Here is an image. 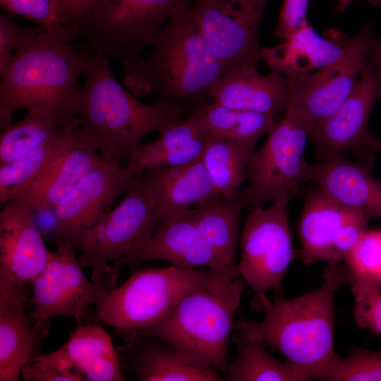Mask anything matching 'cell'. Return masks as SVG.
Listing matches in <instances>:
<instances>
[{"label": "cell", "mask_w": 381, "mask_h": 381, "mask_svg": "<svg viewBox=\"0 0 381 381\" xmlns=\"http://www.w3.org/2000/svg\"><path fill=\"white\" fill-rule=\"evenodd\" d=\"M209 137L224 138L253 151L262 135L280 119L270 115L226 107L207 102L192 114Z\"/></svg>", "instance_id": "cell-30"}, {"label": "cell", "mask_w": 381, "mask_h": 381, "mask_svg": "<svg viewBox=\"0 0 381 381\" xmlns=\"http://www.w3.org/2000/svg\"><path fill=\"white\" fill-rule=\"evenodd\" d=\"M0 4L11 15L35 21L45 30L56 29V13L52 0H0Z\"/></svg>", "instance_id": "cell-39"}, {"label": "cell", "mask_w": 381, "mask_h": 381, "mask_svg": "<svg viewBox=\"0 0 381 381\" xmlns=\"http://www.w3.org/2000/svg\"><path fill=\"white\" fill-rule=\"evenodd\" d=\"M252 150L224 138L209 137L201 155L218 193L234 198L246 179V170Z\"/></svg>", "instance_id": "cell-32"}, {"label": "cell", "mask_w": 381, "mask_h": 381, "mask_svg": "<svg viewBox=\"0 0 381 381\" xmlns=\"http://www.w3.org/2000/svg\"><path fill=\"white\" fill-rule=\"evenodd\" d=\"M140 174L167 217L219 194L201 156L183 165L152 169Z\"/></svg>", "instance_id": "cell-24"}, {"label": "cell", "mask_w": 381, "mask_h": 381, "mask_svg": "<svg viewBox=\"0 0 381 381\" xmlns=\"http://www.w3.org/2000/svg\"><path fill=\"white\" fill-rule=\"evenodd\" d=\"M0 211V281L32 282L47 264L51 251L37 226L36 212L23 198L8 200Z\"/></svg>", "instance_id": "cell-16"}, {"label": "cell", "mask_w": 381, "mask_h": 381, "mask_svg": "<svg viewBox=\"0 0 381 381\" xmlns=\"http://www.w3.org/2000/svg\"><path fill=\"white\" fill-rule=\"evenodd\" d=\"M212 100L228 108L279 118L289 104L288 83L284 75L276 71L261 75L257 66H236L224 73Z\"/></svg>", "instance_id": "cell-21"}, {"label": "cell", "mask_w": 381, "mask_h": 381, "mask_svg": "<svg viewBox=\"0 0 381 381\" xmlns=\"http://www.w3.org/2000/svg\"><path fill=\"white\" fill-rule=\"evenodd\" d=\"M56 13V29L68 40L79 34L83 20L97 0H52Z\"/></svg>", "instance_id": "cell-38"}, {"label": "cell", "mask_w": 381, "mask_h": 381, "mask_svg": "<svg viewBox=\"0 0 381 381\" xmlns=\"http://www.w3.org/2000/svg\"><path fill=\"white\" fill-rule=\"evenodd\" d=\"M353 211L318 188L307 196L298 224L300 255L305 265L338 261L336 243Z\"/></svg>", "instance_id": "cell-25"}, {"label": "cell", "mask_w": 381, "mask_h": 381, "mask_svg": "<svg viewBox=\"0 0 381 381\" xmlns=\"http://www.w3.org/2000/svg\"><path fill=\"white\" fill-rule=\"evenodd\" d=\"M207 138L202 137L178 148L159 151L145 150L139 145L127 159L126 167L133 174H138L148 169L187 164L201 156Z\"/></svg>", "instance_id": "cell-34"}, {"label": "cell", "mask_w": 381, "mask_h": 381, "mask_svg": "<svg viewBox=\"0 0 381 381\" xmlns=\"http://www.w3.org/2000/svg\"><path fill=\"white\" fill-rule=\"evenodd\" d=\"M284 195L268 207L250 208L241 234V258L236 269L258 298L279 288L293 256L287 205Z\"/></svg>", "instance_id": "cell-11"}, {"label": "cell", "mask_w": 381, "mask_h": 381, "mask_svg": "<svg viewBox=\"0 0 381 381\" xmlns=\"http://www.w3.org/2000/svg\"><path fill=\"white\" fill-rule=\"evenodd\" d=\"M192 15L224 72L257 66L260 23L269 0H193Z\"/></svg>", "instance_id": "cell-14"}, {"label": "cell", "mask_w": 381, "mask_h": 381, "mask_svg": "<svg viewBox=\"0 0 381 381\" xmlns=\"http://www.w3.org/2000/svg\"><path fill=\"white\" fill-rule=\"evenodd\" d=\"M104 161L97 151L87 145L74 147L19 198L26 200L37 214H52L80 179Z\"/></svg>", "instance_id": "cell-27"}, {"label": "cell", "mask_w": 381, "mask_h": 381, "mask_svg": "<svg viewBox=\"0 0 381 381\" xmlns=\"http://www.w3.org/2000/svg\"><path fill=\"white\" fill-rule=\"evenodd\" d=\"M375 152H381V140H379V141L377 142V144L375 148Z\"/></svg>", "instance_id": "cell-44"}, {"label": "cell", "mask_w": 381, "mask_h": 381, "mask_svg": "<svg viewBox=\"0 0 381 381\" xmlns=\"http://www.w3.org/2000/svg\"><path fill=\"white\" fill-rule=\"evenodd\" d=\"M87 59L56 29H44L30 40L0 73L1 128L21 109L47 107L75 119L77 84Z\"/></svg>", "instance_id": "cell-5"}, {"label": "cell", "mask_w": 381, "mask_h": 381, "mask_svg": "<svg viewBox=\"0 0 381 381\" xmlns=\"http://www.w3.org/2000/svg\"><path fill=\"white\" fill-rule=\"evenodd\" d=\"M123 199L81 238L77 247L82 266L120 267L152 237L167 216L159 209L140 174Z\"/></svg>", "instance_id": "cell-9"}, {"label": "cell", "mask_w": 381, "mask_h": 381, "mask_svg": "<svg viewBox=\"0 0 381 381\" xmlns=\"http://www.w3.org/2000/svg\"><path fill=\"white\" fill-rule=\"evenodd\" d=\"M350 40L345 33L334 28L321 36L306 20L279 44L261 47L260 58L271 71L284 75L307 73L339 59Z\"/></svg>", "instance_id": "cell-22"}, {"label": "cell", "mask_w": 381, "mask_h": 381, "mask_svg": "<svg viewBox=\"0 0 381 381\" xmlns=\"http://www.w3.org/2000/svg\"><path fill=\"white\" fill-rule=\"evenodd\" d=\"M343 263L347 274L365 279L381 288V230L366 231Z\"/></svg>", "instance_id": "cell-35"}, {"label": "cell", "mask_w": 381, "mask_h": 381, "mask_svg": "<svg viewBox=\"0 0 381 381\" xmlns=\"http://www.w3.org/2000/svg\"><path fill=\"white\" fill-rule=\"evenodd\" d=\"M152 260H166L185 268L206 267L212 270H224L236 267H227L204 241L190 209L167 217L127 264Z\"/></svg>", "instance_id": "cell-19"}, {"label": "cell", "mask_w": 381, "mask_h": 381, "mask_svg": "<svg viewBox=\"0 0 381 381\" xmlns=\"http://www.w3.org/2000/svg\"><path fill=\"white\" fill-rule=\"evenodd\" d=\"M349 161L343 156L314 164L313 181L329 198L370 219L381 218V180L372 174L374 155Z\"/></svg>", "instance_id": "cell-20"}, {"label": "cell", "mask_w": 381, "mask_h": 381, "mask_svg": "<svg viewBox=\"0 0 381 381\" xmlns=\"http://www.w3.org/2000/svg\"><path fill=\"white\" fill-rule=\"evenodd\" d=\"M377 35L370 23L351 37L344 54L315 71L286 75L289 104L304 115L315 128L333 114L351 93L373 52Z\"/></svg>", "instance_id": "cell-12"}, {"label": "cell", "mask_w": 381, "mask_h": 381, "mask_svg": "<svg viewBox=\"0 0 381 381\" xmlns=\"http://www.w3.org/2000/svg\"><path fill=\"white\" fill-rule=\"evenodd\" d=\"M116 349L121 366L143 381H222L217 370L186 361L170 345L148 335L128 337Z\"/></svg>", "instance_id": "cell-23"}, {"label": "cell", "mask_w": 381, "mask_h": 381, "mask_svg": "<svg viewBox=\"0 0 381 381\" xmlns=\"http://www.w3.org/2000/svg\"><path fill=\"white\" fill-rule=\"evenodd\" d=\"M236 267L208 270L169 315L145 334L171 346L187 362L226 375L227 349L243 292Z\"/></svg>", "instance_id": "cell-4"}, {"label": "cell", "mask_w": 381, "mask_h": 381, "mask_svg": "<svg viewBox=\"0 0 381 381\" xmlns=\"http://www.w3.org/2000/svg\"><path fill=\"white\" fill-rule=\"evenodd\" d=\"M354 296L353 315L356 324L381 334V288L370 282L347 274Z\"/></svg>", "instance_id": "cell-36"}, {"label": "cell", "mask_w": 381, "mask_h": 381, "mask_svg": "<svg viewBox=\"0 0 381 381\" xmlns=\"http://www.w3.org/2000/svg\"><path fill=\"white\" fill-rule=\"evenodd\" d=\"M368 1L373 6L381 7V0H368Z\"/></svg>", "instance_id": "cell-43"}, {"label": "cell", "mask_w": 381, "mask_h": 381, "mask_svg": "<svg viewBox=\"0 0 381 381\" xmlns=\"http://www.w3.org/2000/svg\"><path fill=\"white\" fill-rule=\"evenodd\" d=\"M147 59L123 66L124 84L142 96L155 90L157 100L187 117L212 99L224 70L201 32L190 8L175 11Z\"/></svg>", "instance_id": "cell-1"}, {"label": "cell", "mask_w": 381, "mask_h": 381, "mask_svg": "<svg viewBox=\"0 0 381 381\" xmlns=\"http://www.w3.org/2000/svg\"><path fill=\"white\" fill-rule=\"evenodd\" d=\"M193 0H97L85 16L79 34L94 53L116 58L123 66L140 59L153 44L163 22Z\"/></svg>", "instance_id": "cell-8"}, {"label": "cell", "mask_w": 381, "mask_h": 381, "mask_svg": "<svg viewBox=\"0 0 381 381\" xmlns=\"http://www.w3.org/2000/svg\"><path fill=\"white\" fill-rule=\"evenodd\" d=\"M380 97L381 88L371 57L345 101L313 131L310 139L318 162L350 151L360 157L374 155L372 147L376 137L368 128V120Z\"/></svg>", "instance_id": "cell-15"}, {"label": "cell", "mask_w": 381, "mask_h": 381, "mask_svg": "<svg viewBox=\"0 0 381 381\" xmlns=\"http://www.w3.org/2000/svg\"><path fill=\"white\" fill-rule=\"evenodd\" d=\"M310 0H283L275 36L284 41L306 20Z\"/></svg>", "instance_id": "cell-40"}, {"label": "cell", "mask_w": 381, "mask_h": 381, "mask_svg": "<svg viewBox=\"0 0 381 381\" xmlns=\"http://www.w3.org/2000/svg\"><path fill=\"white\" fill-rule=\"evenodd\" d=\"M208 270L174 265L136 270L97 308L95 319L128 337L145 334L169 315Z\"/></svg>", "instance_id": "cell-6"}, {"label": "cell", "mask_w": 381, "mask_h": 381, "mask_svg": "<svg viewBox=\"0 0 381 381\" xmlns=\"http://www.w3.org/2000/svg\"><path fill=\"white\" fill-rule=\"evenodd\" d=\"M233 341L236 356L229 365L226 377L230 381H308L311 377L301 367L282 362L270 355L265 343L236 325Z\"/></svg>", "instance_id": "cell-29"}, {"label": "cell", "mask_w": 381, "mask_h": 381, "mask_svg": "<svg viewBox=\"0 0 381 381\" xmlns=\"http://www.w3.org/2000/svg\"><path fill=\"white\" fill-rule=\"evenodd\" d=\"M83 75L75 107L80 133L108 162H126L147 134L160 133L186 118L167 102L149 104L135 99L114 78L103 54L87 58Z\"/></svg>", "instance_id": "cell-2"}, {"label": "cell", "mask_w": 381, "mask_h": 381, "mask_svg": "<svg viewBox=\"0 0 381 381\" xmlns=\"http://www.w3.org/2000/svg\"><path fill=\"white\" fill-rule=\"evenodd\" d=\"M314 125L288 104L264 144L250 154L246 170L248 186L242 190L246 206L263 205L282 196L294 197L313 181L314 164L306 159V143Z\"/></svg>", "instance_id": "cell-7"}, {"label": "cell", "mask_w": 381, "mask_h": 381, "mask_svg": "<svg viewBox=\"0 0 381 381\" xmlns=\"http://www.w3.org/2000/svg\"><path fill=\"white\" fill-rule=\"evenodd\" d=\"M372 59L375 64L381 88V37H377L375 44Z\"/></svg>", "instance_id": "cell-41"}, {"label": "cell", "mask_w": 381, "mask_h": 381, "mask_svg": "<svg viewBox=\"0 0 381 381\" xmlns=\"http://www.w3.org/2000/svg\"><path fill=\"white\" fill-rule=\"evenodd\" d=\"M316 380L381 381V351L354 347L346 358L334 353Z\"/></svg>", "instance_id": "cell-33"}, {"label": "cell", "mask_w": 381, "mask_h": 381, "mask_svg": "<svg viewBox=\"0 0 381 381\" xmlns=\"http://www.w3.org/2000/svg\"><path fill=\"white\" fill-rule=\"evenodd\" d=\"M76 119L65 117L47 107L29 111L22 120L1 133L0 166L38 147Z\"/></svg>", "instance_id": "cell-31"}, {"label": "cell", "mask_w": 381, "mask_h": 381, "mask_svg": "<svg viewBox=\"0 0 381 381\" xmlns=\"http://www.w3.org/2000/svg\"><path fill=\"white\" fill-rule=\"evenodd\" d=\"M345 284L344 264L328 262L320 287L274 303L264 296L259 299L265 311L263 320L237 324L251 336L281 351L287 361L305 369L311 380H316L335 353L334 297Z\"/></svg>", "instance_id": "cell-3"}, {"label": "cell", "mask_w": 381, "mask_h": 381, "mask_svg": "<svg viewBox=\"0 0 381 381\" xmlns=\"http://www.w3.org/2000/svg\"><path fill=\"white\" fill-rule=\"evenodd\" d=\"M245 207L241 190L232 198L217 194L192 210L195 225L204 241L221 260L231 268L236 267L238 218Z\"/></svg>", "instance_id": "cell-28"}, {"label": "cell", "mask_w": 381, "mask_h": 381, "mask_svg": "<svg viewBox=\"0 0 381 381\" xmlns=\"http://www.w3.org/2000/svg\"><path fill=\"white\" fill-rule=\"evenodd\" d=\"M42 26L23 27L0 16V73H3L14 54L43 30Z\"/></svg>", "instance_id": "cell-37"}, {"label": "cell", "mask_w": 381, "mask_h": 381, "mask_svg": "<svg viewBox=\"0 0 381 381\" xmlns=\"http://www.w3.org/2000/svg\"><path fill=\"white\" fill-rule=\"evenodd\" d=\"M26 284L0 281V381H19L23 368L38 355L47 325L31 327L25 313Z\"/></svg>", "instance_id": "cell-18"}, {"label": "cell", "mask_w": 381, "mask_h": 381, "mask_svg": "<svg viewBox=\"0 0 381 381\" xmlns=\"http://www.w3.org/2000/svg\"><path fill=\"white\" fill-rule=\"evenodd\" d=\"M82 145H87L80 135L76 119L38 147L0 166L1 203L19 198L42 179L67 151Z\"/></svg>", "instance_id": "cell-26"}, {"label": "cell", "mask_w": 381, "mask_h": 381, "mask_svg": "<svg viewBox=\"0 0 381 381\" xmlns=\"http://www.w3.org/2000/svg\"><path fill=\"white\" fill-rule=\"evenodd\" d=\"M356 1L358 0H337L334 8V15H343L346 12L347 8Z\"/></svg>", "instance_id": "cell-42"}, {"label": "cell", "mask_w": 381, "mask_h": 381, "mask_svg": "<svg viewBox=\"0 0 381 381\" xmlns=\"http://www.w3.org/2000/svg\"><path fill=\"white\" fill-rule=\"evenodd\" d=\"M75 248L56 245L47 264L32 282L33 310L30 318L40 325L56 316L72 317L81 325L90 306L99 307L116 286L119 267L112 265L94 270L92 279L84 274Z\"/></svg>", "instance_id": "cell-10"}, {"label": "cell", "mask_w": 381, "mask_h": 381, "mask_svg": "<svg viewBox=\"0 0 381 381\" xmlns=\"http://www.w3.org/2000/svg\"><path fill=\"white\" fill-rule=\"evenodd\" d=\"M32 360L73 381L126 380L111 337L97 325H78L59 349Z\"/></svg>", "instance_id": "cell-17"}, {"label": "cell", "mask_w": 381, "mask_h": 381, "mask_svg": "<svg viewBox=\"0 0 381 381\" xmlns=\"http://www.w3.org/2000/svg\"><path fill=\"white\" fill-rule=\"evenodd\" d=\"M136 175L120 163L104 161L86 174L59 203L40 230L56 245L77 247L84 234L112 209Z\"/></svg>", "instance_id": "cell-13"}]
</instances>
